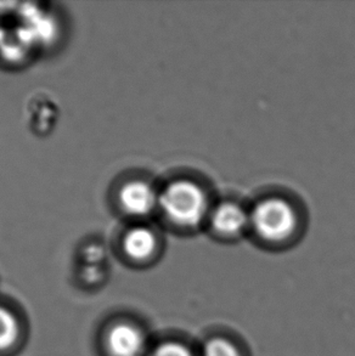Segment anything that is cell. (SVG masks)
I'll return each mask as SVG.
<instances>
[{"mask_svg":"<svg viewBox=\"0 0 355 356\" xmlns=\"http://www.w3.org/2000/svg\"><path fill=\"white\" fill-rule=\"evenodd\" d=\"M250 222L262 238L280 242L292 235L297 216L292 206L283 198H268L253 208Z\"/></svg>","mask_w":355,"mask_h":356,"instance_id":"2","label":"cell"},{"mask_svg":"<svg viewBox=\"0 0 355 356\" xmlns=\"http://www.w3.org/2000/svg\"><path fill=\"white\" fill-rule=\"evenodd\" d=\"M159 195L145 181L135 180L125 184L120 191V204L127 214L144 217L159 206Z\"/></svg>","mask_w":355,"mask_h":356,"instance_id":"3","label":"cell"},{"mask_svg":"<svg viewBox=\"0 0 355 356\" xmlns=\"http://www.w3.org/2000/svg\"><path fill=\"white\" fill-rule=\"evenodd\" d=\"M84 255H86V259H87L90 264H94L95 261H99V260L102 258L104 250H102V248H100V247L93 245V247H88L86 252H84Z\"/></svg>","mask_w":355,"mask_h":356,"instance_id":"10","label":"cell"},{"mask_svg":"<svg viewBox=\"0 0 355 356\" xmlns=\"http://www.w3.org/2000/svg\"><path fill=\"white\" fill-rule=\"evenodd\" d=\"M202 356H241V353L234 343L226 338L216 337L205 343Z\"/></svg>","mask_w":355,"mask_h":356,"instance_id":"8","label":"cell"},{"mask_svg":"<svg viewBox=\"0 0 355 356\" xmlns=\"http://www.w3.org/2000/svg\"><path fill=\"white\" fill-rule=\"evenodd\" d=\"M106 344L112 356H140L145 349V337L130 323H117L107 333Z\"/></svg>","mask_w":355,"mask_h":356,"instance_id":"4","label":"cell"},{"mask_svg":"<svg viewBox=\"0 0 355 356\" xmlns=\"http://www.w3.org/2000/svg\"><path fill=\"white\" fill-rule=\"evenodd\" d=\"M151 356H194V354L182 343L164 342L155 349Z\"/></svg>","mask_w":355,"mask_h":356,"instance_id":"9","label":"cell"},{"mask_svg":"<svg viewBox=\"0 0 355 356\" xmlns=\"http://www.w3.org/2000/svg\"><path fill=\"white\" fill-rule=\"evenodd\" d=\"M212 227L221 235L240 234L250 222V216L235 203H223L212 213Z\"/></svg>","mask_w":355,"mask_h":356,"instance_id":"5","label":"cell"},{"mask_svg":"<svg viewBox=\"0 0 355 356\" xmlns=\"http://www.w3.org/2000/svg\"><path fill=\"white\" fill-rule=\"evenodd\" d=\"M19 327L14 315L0 307V350H5L14 344Z\"/></svg>","mask_w":355,"mask_h":356,"instance_id":"7","label":"cell"},{"mask_svg":"<svg viewBox=\"0 0 355 356\" xmlns=\"http://www.w3.org/2000/svg\"><path fill=\"white\" fill-rule=\"evenodd\" d=\"M159 206L169 222L178 227H197L206 217L208 200L197 184L179 180L169 184L159 195Z\"/></svg>","mask_w":355,"mask_h":356,"instance_id":"1","label":"cell"},{"mask_svg":"<svg viewBox=\"0 0 355 356\" xmlns=\"http://www.w3.org/2000/svg\"><path fill=\"white\" fill-rule=\"evenodd\" d=\"M100 276V273H99V269L94 266V265H89L88 268L84 269V277L86 279L89 280V281H94V280L97 279Z\"/></svg>","mask_w":355,"mask_h":356,"instance_id":"11","label":"cell"},{"mask_svg":"<svg viewBox=\"0 0 355 356\" xmlns=\"http://www.w3.org/2000/svg\"><path fill=\"white\" fill-rule=\"evenodd\" d=\"M123 250L130 259L144 261L154 254L157 248V238L154 232L145 227L130 229L123 237Z\"/></svg>","mask_w":355,"mask_h":356,"instance_id":"6","label":"cell"}]
</instances>
